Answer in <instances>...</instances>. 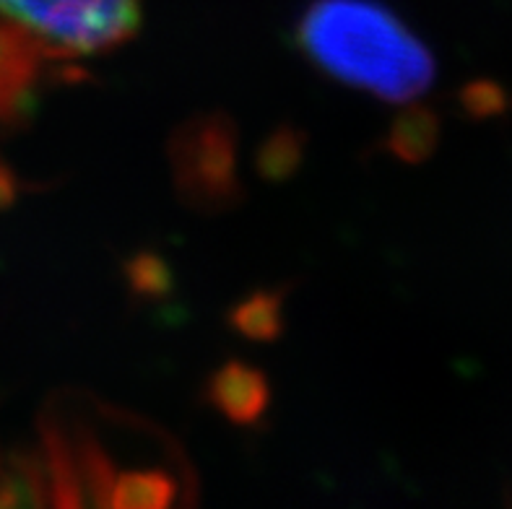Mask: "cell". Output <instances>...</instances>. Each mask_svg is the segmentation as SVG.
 Returning <instances> with one entry per match:
<instances>
[{"label":"cell","instance_id":"8992f818","mask_svg":"<svg viewBox=\"0 0 512 509\" xmlns=\"http://www.w3.org/2000/svg\"><path fill=\"white\" fill-rule=\"evenodd\" d=\"M435 141V125L427 117H411L396 128V151L403 156H422Z\"/></svg>","mask_w":512,"mask_h":509},{"label":"cell","instance_id":"52a82bcc","mask_svg":"<svg viewBox=\"0 0 512 509\" xmlns=\"http://www.w3.org/2000/svg\"><path fill=\"white\" fill-rule=\"evenodd\" d=\"M276 323V304L273 299H255L237 315V325L250 336H271Z\"/></svg>","mask_w":512,"mask_h":509},{"label":"cell","instance_id":"6da1fadb","mask_svg":"<svg viewBox=\"0 0 512 509\" xmlns=\"http://www.w3.org/2000/svg\"><path fill=\"white\" fill-rule=\"evenodd\" d=\"M297 42L320 71L385 102H411L435 81L427 45L377 0H315Z\"/></svg>","mask_w":512,"mask_h":509},{"label":"cell","instance_id":"7a4b0ae2","mask_svg":"<svg viewBox=\"0 0 512 509\" xmlns=\"http://www.w3.org/2000/svg\"><path fill=\"white\" fill-rule=\"evenodd\" d=\"M0 16L45 42L55 55L102 52L138 29V0H0Z\"/></svg>","mask_w":512,"mask_h":509},{"label":"cell","instance_id":"5b68a950","mask_svg":"<svg viewBox=\"0 0 512 509\" xmlns=\"http://www.w3.org/2000/svg\"><path fill=\"white\" fill-rule=\"evenodd\" d=\"M211 400L227 413L229 419L247 424V421L258 419L260 411L266 408V380L255 369L242 367V364H229L214 377Z\"/></svg>","mask_w":512,"mask_h":509},{"label":"cell","instance_id":"3957f363","mask_svg":"<svg viewBox=\"0 0 512 509\" xmlns=\"http://www.w3.org/2000/svg\"><path fill=\"white\" fill-rule=\"evenodd\" d=\"M232 136L227 123L201 120L175 138V167L185 193L201 203L232 195Z\"/></svg>","mask_w":512,"mask_h":509},{"label":"cell","instance_id":"277c9868","mask_svg":"<svg viewBox=\"0 0 512 509\" xmlns=\"http://www.w3.org/2000/svg\"><path fill=\"white\" fill-rule=\"evenodd\" d=\"M55 55L45 42L13 21H0V120L19 117L32 97L45 60Z\"/></svg>","mask_w":512,"mask_h":509}]
</instances>
